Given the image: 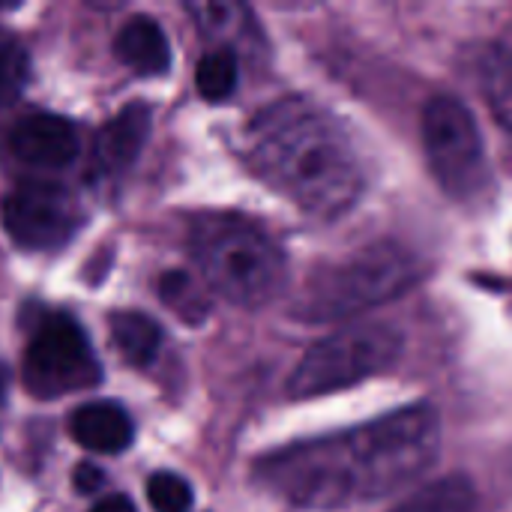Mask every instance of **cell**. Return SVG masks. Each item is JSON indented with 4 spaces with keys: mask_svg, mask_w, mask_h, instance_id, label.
<instances>
[{
    "mask_svg": "<svg viewBox=\"0 0 512 512\" xmlns=\"http://www.w3.org/2000/svg\"><path fill=\"white\" fill-rule=\"evenodd\" d=\"M441 447L432 405H408L357 429L291 444L258 462V480L303 510H342L378 501L423 477Z\"/></svg>",
    "mask_w": 512,
    "mask_h": 512,
    "instance_id": "cell-1",
    "label": "cell"
},
{
    "mask_svg": "<svg viewBox=\"0 0 512 512\" xmlns=\"http://www.w3.org/2000/svg\"><path fill=\"white\" fill-rule=\"evenodd\" d=\"M246 159L300 210L336 219L363 195L366 174L345 126L306 96H288L246 126Z\"/></svg>",
    "mask_w": 512,
    "mask_h": 512,
    "instance_id": "cell-2",
    "label": "cell"
},
{
    "mask_svg": "<svg viewBox=\"0 0 512 512\" xmlns=\"http://www.w3.org/2000/svg\"><path fill=\"white\" fill-rule=\"evenodd\" d=\"M192 252L207 285L234 306L258 309L285 285V255L255 222L210 213L192 225Z\"/></svg>",
    "mask_w": 512,
    "mask_h": 512,
    "instance_id": "cell-3",
    "label": "cell"
},
{
    "mask_svg": "<svg viewBox=\"0 0 512 512\" xmlns=\"http://www.w3.org/2000/svg\"><path fill=\"white\" fill-rule=\"evenodd\" d=\"M423 279V261L402 243L384 240L315 270L297 300L306 321H336L384 306Z\"/></svg>",
    "mask_w": 512,
    "mask_h": 512,
    "instance_id": "cell-4",
    "label": "cell"
},
{
    "mask_svg": "<svg viewBox=\"0 0 512 512\" xmlns=\"http://www.w3.org/2000/svg\"><path fill=\"white\" fill-rule=\"evenodd\" d=\"M402 357V333L387 324H360L321 339L306 351L288 381L291 399H318L396 366Z\"/></svg>",
    "mask_w": 512,
    "mask_h": 512,
    "instance_id": "cell-5",
    "label": "cell"
},
{
    "mask_svg": "<svg viewBox=\"0 0 512 512\" xmlns=\"http://www.w3.org/2000/svg\"><path fill=\"white\" fill-rule=\"evenodd\" d=\"M423 150L438 186L456 201H474L489 189V159L474 114L453 96H435L423 108Z\"/></svg>",
    "mask_w": 512,
    "mask_h": 512,
    "instance_id": "cell-6",
    "label": "cell"
},
{
    "mask_svg": "<svg viewBox=\"0 0 512 512\" xmlns=\"http://www.w3.org/2000/svg\"><path fill=\"white\" fill-rule=\"evenodd\" d=\"M21 378L30 396L60 399L96 387L102 381V366L78 321L54 312L33 330L24 348Z\"/></svg>",
    "mask_w": 512,
    "mask_h": 512,
    "instance_id": "cell-7",
    "label": "cell"
},
{
    "mask_svg": "<svg viewBox=\"0 0 512 512\" xmlns=\"http://www.w3.org/2000/svg\"><path fill=\"white\" fill-rule=\"evenodd\" d=\"M0 222L12 243L27 252L63 246L81 225V210L72 195L51 183H18L0 201Z\"/></svg>",
    "mask_w": 512,
    "mask_h": 512,
    "instance_id": "cell-8",
    "label": "cell"
},
{
    "mask_svg": "<svg viewBox=\"0 0 512 512\" xmlns=\"http://www.w3.org/2000/svg\"><path fill=\"white\" fill-rule=\"evenodd\" d=\"M9 150L33 168H63L78 156V132L66 117L30 114L9 132Z\"/></svg>",
    "mask_w": 512,
    "mask_h": 512,
    "instance_id": "cell-9",
    "label": "cell"
},
{
    "mask_svg": "<svg viewBox=\"0 0 512 512\" xmlns=\"http://www.w3.org/2000/svg\"><path fill=\"white\" fill-rule=\"evenodd\" d=\"M147 138H150V108L141 105V102L126 105L96 135L93 159H96L99 171H105V174L126 171L138 159V153L144 150Z\"/></svg>",
    "mask_w": 512,
    "mask_h": 512,
    "instance_id": "cell-10",
    "label": "cell"
},
{
    "mask_svg": "<svg viewBox=\"0 0 512 512\" xmlns=\"http://www.w3.org/2000/svg\"><path fill=\"white\" fill-rule=\"evenodd\" d=\"M69 432L75 444L90 453H123L135 438L132 417L117 402L81 405L69 420Z\"/></svg>",
    "mask_w": 512,
    "mask_h": 512,
    "instance_id": "cell-11",
    "label": "cell"
},
{
    "mask_svg": "<svg viewBox=\"0 0 512 512\" xmlns=\"http://www.w3.org/2000/svg\"><path fill=\"white\" fill-rule=\"evenodd\" d=\"M114 54L123 66L135 69L138 75H162L171 66V45L165 30L150 15H132L117 39Z\"/></svg>",
    "mask_w": 512,
    "mask_h": 512,
    "instance_id": "cell-12",
    "label": "cell"
},
{
    "mask_svg": "<svg viewBox=\"0 0 512 512\" xmlns=\"http://www.w3.org/2000/svg\"><path fill=\"white\" fill-rule=\"evenodd\" d=\"M108 327H111V342L123 354L126 363L147 366L159 354L162 330L153 318H147L141 312H114Z\"/></svg>",
    "mask_w": 512,
    "mask_h": 512,
    "instance_id": "cell-13",
    "label": "cell"
},
{
    "mask_svg": "<svg viewBox=\"0 0 512 512\" xmlns=\"http://www.w3.org/2000/svg\"><path fill=\"white\" fill-rule=\"evenodd\" d=\"M189 15L198 21L201 33L210 36V39H216L219 48H225V51H231L228 45L237 36L243 42L246 33H255V21H252L249 9L246 6H237V3H192L189 6Z\"/></svg>",
    "mask_w": 512,
    "mask_h": 512,
    "instance_id": "cell-14",
    "label": "cell"
},
{
    "mask_svg": "<svg viewBox=\"0 0 512 512\" xmlns=\"http://www.w3.org/2000/svg\"><path fill=\"white\" fill-rule=\"evenodd\" d=\"M477 492L468 477H447L414 492L393 512H474Z\"/></svg>",
    "mask_w": 512,
    "mask_h": 512,
    "instance_id": "cell-15",
    "label": "cell"
},
{
    "mask_svg": "<svg viewBox=\"0 0 512 512\" xmlns=\"http://www.w3.org/2000/svg\"><path fill=\"white\" fill-rule=\"evenodd\" d=\"M237 78H240V66H237V54L225 51V48H216L210 54L201 57L198 69H195V84H198V93L210 102H222L234 93L237 87Z\"/></svg>",
    "mask_w": 512,
    "mask_h": 512,
    "instance_id": "cell-16",
    "label": "cell"
},
{
    "mask_svg": "<svg viewBox=\"0 0 512 512\" xmlns=\"http://www.w3.org/2000/svg\"><path fill=\"white\" fill-rule=\"evenodd\" d=\"M159 297H162L165 306H171V309H174L183 321H189V324L204 321L207 312H210L207 294H204V291L192 282V276L183 273V270H168V273L159 279Z\"/></svg>",
    "mask_w": 512,
    "mask_h": 512,
    "instance_id": "cell-17",
    "label": "cell"
},
{
    "mask_svg": "<svg viewBox=\"0 0 512 512\" xmlns=\"http://www.w3.org/2000/svg\"><path fill=\"white\" fill-rule=\"evenodd\" d=\"M27 81H30V54L24 42L15 33L0 30V108L15 102L18 93L27 87Z\"/></svg>",
    "mask_w": 512,
    "mask_h": 512,
    "instance_id": "cell-18",
    "label": "cell"
},
{
    "mask_svg": "<svg viewBox=\"0 0 512 512\" xmlns=\"http://www.w3.org/2000/svg\"><path fill=\"white\" fill-rule=\"evenodd\" d=\"M147 498L156 512H189L192 510V489L183 477L159 471L147 480Z\"/></svg>",
    "mask_w": 512,
    "mask_h": 512,
    "instance_id": "cell-19",
    "label": "cell"
},
{
    "mask_svg": "<svg viewBox=\"0 0 512 512\" xmlns=\"http://www.w3.org/2000/svg\"><path fill=\"white\" fill-rule=\"evenodd\" d=\"M72 480H75V489L81 495H90V492H96L102 486V471H96L93 465H78Z\"/></svg>",
    "mask_w": 512,
    "mask_h": 512,
    "instance_id": "cell-20",
    "label": "cell"
},
{
    "mask_svg": "<svg viewBox=\"0 0 512 512\" xmlns=\"http://www.w3.org/2000/svg\"><path fill=\"white\" fill-rule=\"evenodd\" d=\"M90 512H135L132 501L123 498V495H114V498H105L102 504H96Z\"/></svg>",
    "mask_w": 512,
    "mask_h": 512,
    "instance_id": "cell-21",
    "label": "cell"
},
{
    "mask_svg": "<svg viewBox=\"0 0 512 512\" xmlns=\"http://www.w3.org/2000/svg\"><path fill=\"white\" fill-rule=\"evenodd\" d=\"M3 381H6V369L0 366V393H3Z\"/></svg>",
    "mask_w": 512,
    "mask_h": 512,
    "instance_id": "cell-22",
    "label": "cell"
}]
</instances>
